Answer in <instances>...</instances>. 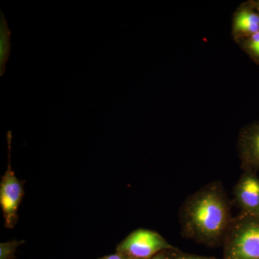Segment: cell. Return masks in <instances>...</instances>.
<instances>
[{"label":"cell","mask_w":259,"mask_h":259,"mask_svg":"<svg viewBox=\"0 0 259 259\" xmlns=\"http://www.w3.org/2000/svg\"><path fill=\"white\" fill-rule=\"evenodd\" d=\"M229 219L228 202L217 187H207L194 194L184 209L186 233L202 241H216L226 234Z\"/></svg>","instance_id":"1"},{"label":"cell","mask_w":259,"mask_h":259,"mask_svg":"<svg viewBox=\"0 0 259 259\" xmlns=\"http://www.w3.org/2000/svg\"><path fill=\"white\" fill-rule=\"evenodd\" d=\"M229 259H259V215L245 214L228 233Z\"/></svg>","instance_id":"2"},{"label":"cell","mask_w":259,"mask_h":259,"mask_svg":"<svg viewBox=\"0 0 259 259\" xmlns=\"http://www.w3.org/2000/svg\"><path fill=\"white\" fill-rule=\"evenodd\" d=\"M8 166L0 182V206L3 210L5 226L13 228L18 221V210L24 195L23 183L15 176L11 166L12 132H8Z\"/></svg>","instance_id":"3"},{"label":"cell","mask_w":259,"mask_h":259,"mask_svg":"<svg viewBox=\"0 0 259 259\" xmlns=\"http://www.w3.org/2000/svg\"><path fill=\"white\" fill-rule=\"evenodd\" d=\"M172 246L156 232L139 229L126 237L117 248V252L130 259H150Z\"/></svg>","instance_id":"4"},{"label":"cell","mask_w":259,"mask_h":259,"mask_svg":"<svg viewBox=\"0 0 259 259\" xmlns=\"http://www.w3.org/2000/svg\"><path fill=\"white\" fill-rule=\"evenodd\" d=\"M235 195L245 214L259 215V178L253 171H246L242 176Z\"/></svg>","instance_id":"5"},{"label":"cell","mask_w":259,"mask_h":259,"mask_svg":"<svg viewBox=\"0 0 259 259\" xmlns=\"http://www.w3.org/2000/svg\"><path fill=\"white\" fill-rule=\"evenodd\" d=\"M259 31V12L252 2L242 5L233 16L232 34L236 42H240Z\"/></svg>","instance_id":"6"},{"label":"cell","mask_w":259,"mask_h":259,"mask_svg":"<svg viewBox=\"0 0 259 259\" xmlns=\"http://www.w3.org/2000/svg\"><path fill=\"white\" fill-rule=\"evenodd\" d=\"M240 155L247 171L259 168V124L242 132L239 141Z\"/></svg>","instance_id":"7"},{"label":"cell","mask_w":259,"mask_h":259,"mask_svg":"<svg viewBox=\"0 0 259 259\" xmlns=\"http://www.w3.org/2000/svg\"><path fill=\"white\" fill-rule=\"evenodd\" d=\"M0 76H3L5 74L6 64L11 51V31L2 10H0Z\"/></svg>","instance_id":"8"},{"label":"cell","mask_w":259,"mask_h":259,"mask_svg":"<svg viewBox=\"0 0 259 259\" xmlns=\"http://www.w3.org/2000/svg\"><path fill=\"white\" fill-rule=\"evenodd\" d=\"M239 44L250 57L259 64V31L241 40Z\"/></svg>","instance_id":"9"},{"label":"cell","mask_w":259,"mask_h":259,"mask_svg":"<svg viewBox=\"0 0 259 259\" xmlns=\"http://www.w3.org/2000/svg\"><path fill=\"white\" fill-rule=\"evenodd\" d=\"M23 241H12L0 244V259H14L17 248Z\"/></svg>","instance_id":"10"},{"label":"cell","mask_w":259,"mask_h":259,"mask_svg":"<svg viewBox=\"0 0 259 259\" xmlns=\"http://www.w3.org/2000/svg\"><path fill=\"white\" fill-rule=\"evenodd\" d=\"M99 259H130L127 258L126 255L122 254V253H115V254L106 255V256L102 257V258H100Z\"/></svg>","instance_id":"11"},{"label":"cell","mask_w":259,"mask_h":259,"mask_svg":"<svg viewBox=\"0 0 259 259\" xmlns=\"http://www.w3.org/2000/svg\"><path fill=\"white\" fill-rule=\"evenodd\" d=\"M150 259H168V258L163 252H161V253H158V254Z\"/></svg>","instance_id":"12"},{"label":"cell","mask_w":259,"mask_h":259,"mask_svg":"<svg viewBox=\"0 0 259 259\" xmlns=\"http://www.w3.org/2000/svg\"><path fill=\"white\" fill-rule=\"evenodd\" d=\"M178 259H209L207 258H202V257H197V256H182Z\"/></svg>","instance_id":"13"},{"label":"cell","mask_w":259,"mask_h":259,"mask_svg":"<svg viewBox=\"0 0 259 259\" xmlns=\"http://www.w3.org/2000/svg\"><path fill=\"white\" fill-rule=\"evenodd\" d=\"M252 3H253V6H254L255 9L259 12V1L252 2Z\"/></svg>","instance_id":"14"}]
</instances>
